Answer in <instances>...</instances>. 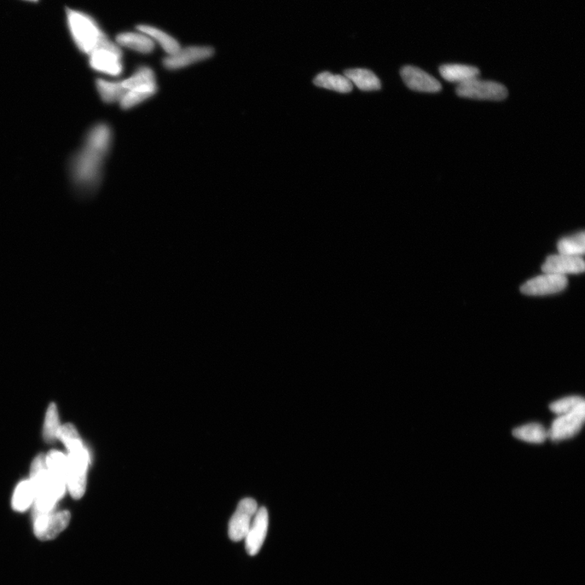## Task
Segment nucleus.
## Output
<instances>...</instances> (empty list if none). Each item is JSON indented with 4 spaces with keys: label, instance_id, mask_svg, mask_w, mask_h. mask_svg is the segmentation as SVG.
Returning <instances> with one entry per match:
<instances>
[{
    "label": "nucleus",
    "instance_id": "4468645a",
    "mask_svg": "<svg viewBox=\"0 0 585 585\" xmlns=\"http://www.w3.org/2000/svg\"><path fill=\"white\" fill-rule=\"evenodd\" d=\"M585 264L582 257L566 256V254H552L547 257L542 270L544 274H553L561 276L582 274Z\"/></svg>",
    "mask_w": 585,
    "mask_h": 585
},
{
    "label": "nucleus",
    "instance_id": "f8f14e48",
    "mask_svg": "<svg viewBox=\"0 0 585 585\" xmlns=\"http://www.w3.org/2000/svg\"><path fill=\"white\" fill-rule=\"evenodd\" d=\"M269 512L264 507L258 508L244 538L249 555L256 556L262 549L269 529Z\"/></svg>",
    "mask_w": 585,
    "mask_h": 585
},
{
    "label": "nucleus",
    "instance_id": "c85d7f7f",
    "mask_svg": "<svg viewBox=\"0 0 585 585\" xmlns=\"http://www.w3.org/2000/svg\"><path fill=\"white\" fill-rule=\"evenodd\" d=\"M58 438L61 440L68 450L74 447V445L83 442L76 428L71 424L61 427L59 437H58Z\"/></svg>",
    "mask_w": 585,
    "mask_h": 585
},
{
    "label": "nucleus",
    "instance_id": "cd10ccee",
    "mask_svg": "<svg viewBox=\"0 0 585 585\" xmlns=\"http://www.w3.org/2000/svg\"><path fill=\"white\" fill-rule=\"evenodd\" d=\"M584 403V399L581 396H569L552 403L549 409L554 414L561 415L571 413Z\"/></svg>",
    "mask_w": 585,
    "mask_h": 585
},
{
    "label": "nucleus",
    "instance_id": "a211bd4d",
    "mask_svg": "<svg viewBox=\"0 0 585 585\" xmlns=\"http://www.w3.org/2000/svg\"><path fill=\"white\" fill-rule=\"evenodd\" d=\"M138 31L147 34L153 42L157 43L162 48L165 50L167 56L175 54L181 48L180 43L175 38L157 27L149 25H141L138 26Z\"/></svg>",
    "mask_w": 585,
    "mask_h": 585
},
{
    "label": "nucleus",
    "instance_id": "393cba45",
    "mask_svg": "<svg viewBox=\"0 0 585 585\" xmlns=\"http://www.w3.org/2000/svg\"><path fill=\"white\" fill-rule=\"evenodd\" d=\"M46 462L48 470L52 476L66 483L67 456L62 454L61 452L52 450L48 455H46Z\"/></svg>",
    "mask_w": 585,
    "mask_h": 585
},
{
    "label": "nucleus",
    "instance_id": "f3484780",
    "mask_svg": "<svg viewBox=\"0 0 585 585\" xmlns=\"http://www.w3.org/2000/svg\"><path fill=\"white\" fill-rule=\"evenodd\" d=\"M344 76L363 91L379 90L380 81L376 75L365 68H351L345 71Z\"/></svg>",
    "mask_w": 585,
    "mask_h": 585
},
{
    "label": "nucleus",
    "instance_id": "aec40b11",
    "mask_svg": "<svg viewBox=\"0 0 585 585\" xmlns=\"http://www.w3.org/2000/svg\"><path fill=\"white\" fill-rule=\"evenodd\" d=\"M314 84L319 88L331 90L339 93H349L353 90V85L343 75L323 72L315 78Z\"/></svg>",
    "mask_w": 585,
    "mask_h": 585
},
{
    "label": "nucleus",
    "instance_id": "f257e3e1",
    "mask_svg": "<svg viewBox=\"0 0 585 585\" xmlns=\"http://www.w3.org/2000/svg\"><path fill=\"white\" fill-rule=\"evenodd\" d=\"M113 133L109 125L98 124L89 131L71 162L73 182L84 194H90L101 182L104 164L111 150Z\"/></svg>",
    "mask_w": 585,
    "mask_h": 585
},
{
    "label": "nucleus",
    "instance_id": "c756f323",
    "mask_svg": "<svg viewBox=\"0 0 585 585\" xmlns=\"http://www.w3.org/2000/svg\"><path fill=\"white\" fill-rule=\"evenodd\" d=\"M33 1H34V0H33Z\"/></svg>",
    "mask_w": 585,
    "mask_h": 585
},
{
    "label": "nucleus",
    "instance_id": "6ab92c4d",
    "mask_svg": "<svg viewBox=\"0 0 585 585\" xmlns=\"http://www.w3.org/2000/svg\"><path fill=\"white\" fill-rule=\"evenodd\" d=\"M157 92V84L152 83L138 86L134 89L126 91L125 95L120 101V107L124 110L135 108L152 98Z\"/></svg>",
    "mask_w": 585,
    "mask_h": 585
},
{
    "label": "nucleus",
    "instance_id": "b1692460",
    "mask_svg": "<svg viewBox=\"0 0 585 585\" xmlns=\"http://www.w3.org/2000/svg\"><path fill=\"white\" fill-rule=\"evenodd\" d=\"M34 500V490L30 480H24L17 486L13 498V507L16 512H23L31 506Z\"/></svg>",
    "mask_w": 585,
    "mask_h": 585
},
{
    "label": "nucleus",
    "instance_id": "20e7f679",
    "mask_svg": "<svg viewBox=\"0 0 585 585\" xmlns=\"http://www.w3.org/2000/svg\"><path fill=\"white\" fill-rule=\"evenodd\" d=\"M68 450L66 483L73 497L79 499L86 491L90 456L83 443Z\"/></svg>",
    "mask_w": 585,
    "mask_h": 585
},
{
    "label": "nucleus",
    "instance_id": "9d476101",
    "mask_svg": "<svg viewBox=\"0 0 585 585\" xmlns=\"http://www.w3.org/2000/svg\"><path fill=\"white\" fill-rule=\"evenodd\" d=\"M567 284L569 280L565 276L544 274L525 282L520 289L530 296H544L564 291Z\"/></svg>",
    "mask_w": 585,
    "mask_h": 585
},
{
    "label": "nucleus",
    "instance_id": "dca6fc26",
    "mask_svg": "<svg viewBox=\"0 0 585 585\" xmlns=\"http://www.w3.org/2000/svg\"><path fill=\"white\" fill-rule=\"evenodd\" d=\"M440 74L447 82L459 83L460 84L477 78L480 71L477 67L459 65V63H447L439 68Z\"/></svg>",
    "mask_w": 585,
    "mask_h": 585
},
{
    "label": "nucleus",
    "instance_id": "39448f33",
    "mask_svg": "<svg viewBox=\"0 0 585 585\" xmlns=\"http://www.w3.org/2000/svg\"><path fill=\"white\" fill-rule=\"evenodd\" d=\"M457 95L471 100L501 101L508 96V90L501 83L477 78L457 86Z\"/></svg>",
    "mask_w": 585,
    "mask_h": 585
},
{
    "label": "nucleus",
    "instance_id": "1a4fd4ad",
    "mask_svg": "<svg viewBox=\"0 0 585 585\" xmlns=\"http://www.w3.org/2000/svg\"><path fill=\"white\" fill-rule=\"evenodd\" d=\"M71 515L68 512H51L34 518V534L41 541L53 540L67 528Z\"/></svg>",
    "mask_w": 585,
    "mask_h": 585
},
{
    "label": "nucleus",
    "instance_id": "2eb2a0df",
    "mask_svg": "<svg viewBox=\"0 0 585 585\" xmlns=\"http://www.w3.org/2000/svg\"><path fill=\"white\" fill-rule=\"evenodd\" d=\"M117 44L119 46L139 52V53L149 54L155 49V43L147 34L138 32H124L118 34Z\"/></svg>",
    "mask_w": 585,
    "mask_h": 585
},
{
    "label": "nucleus",
    "instance_id": "bb28decb",
    "mask_svg": "<svg viewBox=\"0 0 585 585\" xmlns=\"http://www.w3.org/2000/svg\"><path fill=\"white\" fill-rule=\"evenodd\" d=\"M126 91L138 88V86L156 83L155 75L152 68L149 67H141L131 76L121 81Z\"/></svg>",
    "mask_w": 585,
    "mask_h": 585
},
{
    "label": "nucleus",
    "instance_id": "4be33fe9",
    "mask_svg": "<svg viewBox=\"0 0 585 585\" xmlns=\"http://www.w3.org/2000/svg\"><path fill=\"white\" fill-rule=\"evenodd\" d=\"M96 86L102 100L107 103H117L121 100L126 93L121 81H108L98 79Z\"/></svg>",
    "mask_w": 585,
    "mask_h": 585
},
{
    "label": "nucleus",
    "instance_id": "423d86ee",
    "mask_svg": "<svg viewBox=\"0 0 585 585\" xmlns=\"http://www.w3.org/2000/svg\"><path fill=\"white\" fill-rule=\"evenodd\" d=\"M90 66L95 71L117 77L123 71V52L119 46L111 42L93 51Z\"/></svg>",
    "mask_w": 585,
    "mask_h": 585
},
{
    "label": "nucleus",
    "instance_id": "f03ea898",
    "mask_svg": "<svg viewBox=\"0 0 585 585\" xmlns=\"http://www.w3.org/2000/svg\"><path fill=\"white\" fill-rule=\"evenodd\" d=\"M30 480L34 490L33 518L53 512L58 500L65 494L67 485L48 472L46 455H39L33 460Z\"/></svg>",
    "mask_w": 585,
    "mask_h": 585
},
{
    "label": "nucleus",
    "instance_id": "412c9836",
    "mask_svg": "<svg viewBox=\"0 0 585 585\" xmlns=\"http://www.w3.org/2000/svg\"><path fill=\"white\" fill-rule=\"evenodd\" d=\"M513 436L529 443H543L549 438V432L540 424L525 425L513 430Z\"/></svg>",
    "mask_w": 585,
    "mask_h": 585
},
{
    "label": "nucleus",
    "instance_id": "9b49d317",
    "mask_svg": "<svg viewBox=\"0 0 585 585\" xmlns=\"http://www.w3.org/2000/svg\"><path fill=\"white\" fill-rule=\"evenodd\" d=\"M213 54L214 50L211 46H192L181 48L175 54L165 58L163 61L164 66L169 71H177L209 59Z\"/></svg>",
    "mask_w": 585,
    "mask_h": 585
},
{
    "label": "nucleus",
    "instance_id": "5701e85b",
    "mask_svg": "<svg viewBox=\"0 0 585 585\" xmlns=\"http://www.w3.org/2000/svg\"><path fill=\"white\" fill-rule=\"evenodd\" d=\"M558 251L566 256L582 257L585 252L584 232L559 240Z\"/></svg>",
    "mask_w": 585,
    "mask_h": 585
},
{
    "label": "nucleus",
    "instance_id": "a878e982",
    "mask_svg": "<svg viewBox=\"0 0 585 585\" xmlns=\"http://www.w3.org/2000/svg\"><path fill=\"white\" fill-rule=\"evenodd\" d=\"M61 430L59 415L56 405L51 403L46 415L45 424L43 428V437L46 442H53L59 437Z\"/></svg>",
    "mask_w": 585,
    "mask_h": 585
},
{
    "label": "nucleus",
    "instance_id": "6e6552de",
    "mask_svg": "<svg viewBox=\"0 0 585 585\" xmlns=\"http://www.w3.org/2000/svg\"><path fill=\"white\" fill-rule=\"evenodd\" d=\"M258 508V504L253 498H244L239 502L229 521V536L232 541L237 542L244 540Z\"/></svg>",
    "mask_w": 585,
    "mask_h": 585
},
{
    "label": "nucleus",
    "instance_id": "7ed1b4c3",
    "mask_svg": "<svg viewBox=\"0 0 585 585\" xmlns=\"http://www.w3.org/2000/svg\"><path fill=\"white\" fill-rule=\"evenodd\" d=\"M67 17L74 41L84 53L90 55L93 51L112 42L89 16L67 9Z\"/></svg>",
    "mask_w": 585,
    "mask_h": 585
},
{
    "label": "nucleus",
    "instance_id": "0eeeda50",
    "mask_svg": "<svg viewBox=\"0 0 585 585\" xmlns=\"http://www.w3.org/2000/svg\"><path fill=\"white\" fill-rule=\"evenodd\" d=\"M585 419V403L569 413L559 415L552 423L549 438L554 442L563 441L581 431Z\"/></svg>",
    "mask_w": 585,
    "mask_h": 585
},
{
    "label": "nucleus",
    "instance_id": "ddd939ff",
    "mask_svg": "<svg viewBox=\"0 0 585 585\" xmlns=\"http://www.w3.org/2000/svg\"><path fill=\"white\" fill-rule=\"evenodd\" d=\"M403 82L410 90L425 93H436L442 90V84L422 69L408 66L401 69Z\"/></svg>",
    "mask_w": 585,
    "mask_h": 585
}]
</instances>
